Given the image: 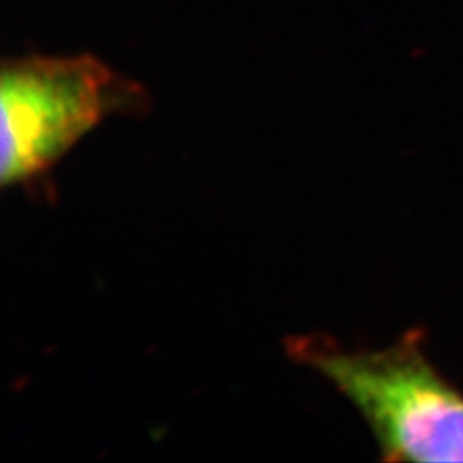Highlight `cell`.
<instances>
[{
    "mask_svg": "<svg viewBox=\"0 0 463 463\" xmlns=\"http://www.w3.org/2000/svg\"><path fill=\"white\" fill-rule=\"evenodd\" d=\"M420 330L383 350H347L319 336L288 342L352 402L373 430L386 462H463V392L426 354Z\"/></svg>",
    "mask_w": 463,
    "mask_h": 463,
    "instance_id": "obj_1",
    "label": "cell"
},
{
    "mask_svg": "<svg viewBox=\"0 0 463 463\" xmlns=\"http://www.w3.org/2000/svg\"><path fill=\"white\" fill-rule=\"evenodd\" d=\"M143 99L137 84L90 53L5 62L0 183L9 187L45 174L103 118L136 109Z\"/></svg>",
    "mask_w": 463,
    "mask_h": 463,
    "instance_id": "obj_2",
    "label": "cell"
}]
</instances>
